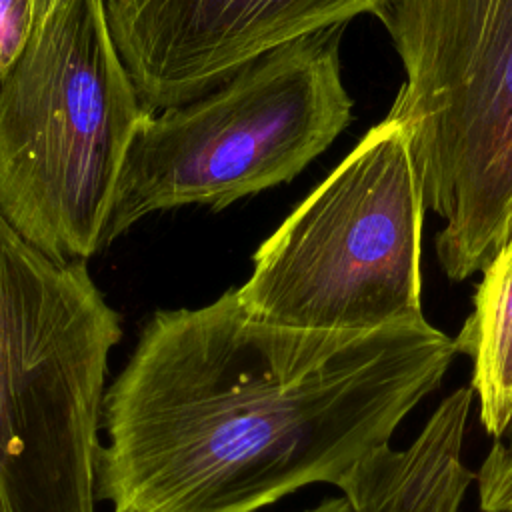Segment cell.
Here are the masks:
<instances>
[{
    "label": "cell",
    "mask_w": 512,
    "mask_h": 512,
    "mask_svg": "<svg viewBox=\"0 0 512 512\" xmlns=\"http://www.w3.org/2000/svg\"><path fill=\"white\" fill-rule=\"evenodd\" d=\"M456 354L426 318L330 346L252 316L238 288L158 310L104 396L96 498L112 512H258L336 486Z\"/></svg>",
    "instance_id": "obj_1"
},
{
    "label": "cell",
    "mask_w": 512,
    "mask_h": 512,
    "mask_svg": "<svg viewBox=\"0 0 512 512\" xmlns=\"http://www.w3.org/2000/svg\"><path fill=\"white\" fill-rule=\"evenodd\" d=\"M148 110L104 0H58L0 82V210L60 260L104 248L118 178Z\"/></svg>",
    "instance_id": "obj_2"
},
{
    "label": "cell",
    "mask_w": 512,
    "mask_h": 512,
    "mask_svg": "<svg viewBox=\"0 0 512 512\" xmlns=\"http://www.w3.org/2000/svg\"><path fill=\"white\" fill-rule=\"evenodd\" d=\"M120 314L0 210V512H94Z\"/></svg>",
    "instance_id": "obj_3"
},
{
    "label": "cell",
    "mask_w": 512,
    "mask_h": 512,
    "mask_svg": "<svg viewBox=\"0 0 512 512\" xmlns=\"http://www.w3.org/2000/svg\"><path fill=\"white\" fill-rule=\"evenodd\" d=\"M426 210L410 134L386 114L258 246L238 296L338 348L420 320Z\"/></svg>",
    "instance_id": "obj_4"
},
{
    "label": "cell",
    "mask_w": 512,
    "mask_h": 512,
    "mask_svg": "<svg viewBox=\"0 0 512 512\" xmlns=\"http://www.w3.org/2000/svg\"><path fill=\"white\" fill-rule=\"evenodd\" d=\"M348 24L290 40L186 104L146 112L128 148L104 248L142 218L222 210L294 180L350 124L340 44Z\"/></svg>",
    "instance_id": "obj_5"
},
{
    "label": "cell",
    "mask_w": 512,
    "mask_h": 512,
    "mask_svg": "<svg viewBox=\"0 0 512 512\" xmlns=\"http://www.w3.org/2000/svg\"><path fill=\"white\" fill-rule=\"evenodd\" d=\"M378 20L406 74L388 114L410 134L440 266L460 282L512 234V0H394Z\"/></svg>",
    "instance_id": "obj_6"
},
{
    "label": "cell",
    "mask_w": 512,
    "mask_h": 512,
    "mask_svg": "<svg viewBox=\"0 0 512 512\" xmlns=\"http://www.w3.org/2000/svg\"><path fill=\"white\" fill-rule=\"evenodd\" d=\"M118 54L148 112L214 90L262 54L394 0H104Z\"/></svg>",
    "instance_id": "obj_7"
},
{
    "label": "cell",
    "mask_w": 512,
    "mask_h": 512,
    "mask_svg": "<svg viewBox=\"0 0 512 512\" xmlns=\"http://www.w3.org/2000/svg\"><path fill=\"white\" fill-rule=\"evenodd\" d=\"M474 400L470 384L458 386L406 448L366 452L336 484L350 512H462L476 480L462 456Z\"/></svg>",
    "instance_id": "obj_8"
},
{
    "label": "cell",
    "mask_w": 512,
    "mask_h": 512,
    "mask_svg": "<svg viewBox=\"0 0 512 512\" xmlns=\"http://www.w3.org/2000/svg\"><path fill=\"white\" fill-rule=\"evenodd\" d=\"M454 344L472 360L480 422L498 440L512 422V234L482 270L472 312Z\"/></svg>",
    "instance_id": "obj_9"
},
{
    "label": "cell",
    "mask_w": 512,
    "mask_h": 512,
    "mask_svg": "<svg viewBox=\"0 0 512 512\" xmlns=\"http://www.w3.org/2000/svg\"><path fill=\"white\" fill-rule=\"evenodd\" d=\"M476 484L484 512H512V444L492 442Z\"/></svg>",
    "instance_id": "obj_10"
},
{
    "label": "cell",
    "mask_w": 512,
    "mask_h": 512,
    "mask_svg": "<svg viewBox=\"0 0 512 512\" xmlns=\"http://www.w3.org/2000/svg\"><path fill=\"white\" fill-rule=\"evenodd\" d=\"M34 0H0V82L32 34Z\"/></svg>",
    "instance_id": "obj_11"
},
{
    "label": "cell",
    "mask_w": 512,
    "mask_h": 512,
    "mask_svg": "<svg viewBox=\"0 0 512 512\" xmlns=\"http://www.w3.org/2000/svg\"><path fill=\"white\" fill-rule=\"evenodd\" d=\"M304 512H350V506L346 504L344 498H330V500H324L318 506L308 508Z\"/></svg>",
    "instance_id": "obj_12"
},
{
    "label": "cell",
    "mask_w": 512,
    "mask_h": 512,
    "mask_svg": "<svg viewBox=\"0 0 512 512\" xmlns=\"http://www.w3.org/2000/svg\"><path fill=\"white\" fill-rule=\"evenodd\" d=\"M58 0H34V20H32V30L44 22V18L52 12Z\"/></svg>",
    "instance_id": "obj_13"
},
{
    "label": "cell",
    "mask_w": 512,
    "mask_h": 512,
    "mask_svg": "<svg viewBox=\"0 0 512 512\" xmlns=\"http://www.w3.org/2000/svg\"><path fill=\"white\" fill-rule=\"evenodd\" d=\"M494 442H504V444H512V422L508 424V428H506V432L502 434V438H498V440H494Z\"/></svg>",
    "instance_id": "obj_14"
}]
</instances>
